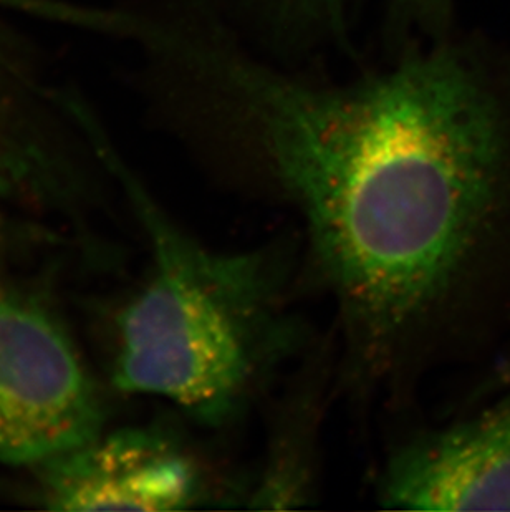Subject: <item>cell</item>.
<instances>
[{
  "label": "cell",
  "instance_id": "obj_1",
  "mask_svg": "<svg viewBox=\"0 0 510 512\" xmlns=\"http://www.w3.org/2000/svg\"><path fill=\"white\" fill-rule=\"evenodd\" d=\"M335 80L262 54L212 0L151 25L136 87L207 178L290 214L332 307L340 393L396 410L458 353L501 266L510 123L448 37Z\"/></svg>",
  "mask_w": 510,
  "mask_h": 512
},
{
  "label": "cell",
  "instance_id": "obj_2",
  "mask_svg": "<svg viewBox=\"0 0 510 512\" xmlns=\"http://www.w3.org/2000/svg\"><path fill=\"white\" fill-rule=\"evenodd\" d=\"M105 163L125 181L151 247L150 274L116 320L113 383L227 433L313 347L295 307L305 287L299 236L209 246L179 226L111 148Z\"/></svg>",
  "mask_w": 510,
  "mask_h": 512
},
{
  "label": "cell",
  "instance_id": "obj_3",
  "mask_svg": "<svg viewBox=\"0 0 510 512\" xmlns=\"http://www.w3.org/2000/svg\"><path fill=\"white\" fill-rule=\"evenodd\" d=\"M102 430V398L67 332L0 285V466L39 468Z\"/></svg>",
  "mask_w": 510,
  "mask_h": 512
},
{
  "label": "cell",
  "instance_id": "obj_4",
  "mask_svg": "<svg viewBox=\"0 0 510 512\" xmlns=\"http://www.w3.org/2000/svg\"><path fill=\"white\" fill-rule=\"evenodd\" d=\"M35 473L55 511L242 509L249 481L154 426L102 430Z\"/></svg>",
  "mask_w": 510,
  "mask_h": 512
},
{
  "label": "cell",
  "instance_id": "obj_5",
  "mask_svg": "<svg viewBox=\"0 0 510 512\" xmlns=\"http://www.w3.org/2000/svg\"><path fill=\"white\" fill-rule=\"evenodd\" d=\"M376 499L398 511H510V395L396 446L381 466Z\"/></svg>",
  "mask_w": 510,
  "mask_h": 512
},
{
  "label": "cell",
  "instance_id": "obj_6",
  "mask_svg": "<svg viewBox=\"0 0 510 512\" xmlns=\"http://www.w3.org/2000/svg\"><path fill=\"white\" fill-rule=\"evenodd\" d=\"M337 387L333 339L310 348L274 406L264 456L249 473L244 509L308 508L318 498L320 435L330 390Z\"/></svg>",
  "mask_w": 510,
  "mask_h": 512
},
{
  "label": "cell",
  "instance_id": "obj_7",
  "mask_svg": "<svg viewBox=\"0 0 510 512\" xmlns=\"http://www.w3.org/2000/svg\"><path fill=\"white\" fill-rule=\"evenodd\" d=\"M237 30L265 55L302 65L325 50H352L348 0H217Z\"/></svg>",
  "mask_w": 510,
  "mask_h": 512
},
{
  "label": "cell",
  "instance_id": "obj_8",
  "mask_svg": "<svg viewBox=\"0 0 510 512\" xmlns=\"http://www.w3.org/2000/svg\"><path fill=\"white\" fill-rule=\"evenodd\" d=\"M453 10L454 0H390L386 27L395 52L448 37Z\"/></svg>",
  "mask_w": 510,
  "mask_h": 512
}]
</instances>
